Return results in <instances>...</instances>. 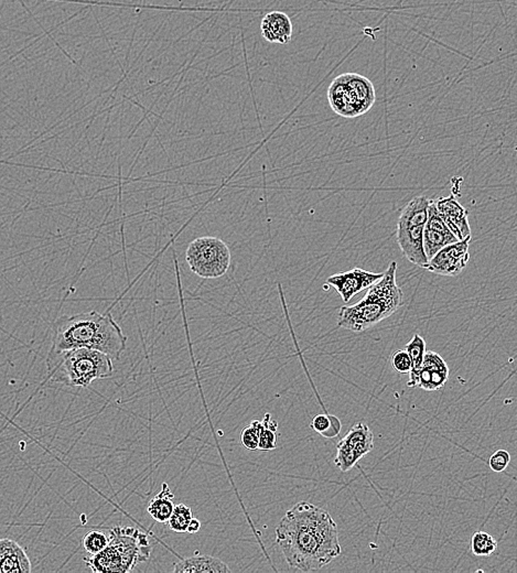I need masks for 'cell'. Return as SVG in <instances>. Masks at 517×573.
<instances>
[{"label":"cell","instance_id":"4316f807","mask_svg":"<svg viewBox=\"0 0 517 573\" xmlns=\"http://www.w3.org/2000/svg\"><path fill=\"white\" fill-rule=\"evenodd\" d=\"M391 366L396 372L408 374L411 368V358L405 350H399L393 353L391 358Z\"/></svg>","mask_w":517,"mask_h":573},{"label":"cell","instance_id":"7a4b0ae2","mask_svg":"<svg viewBox=\"0 0 517 573\" xmlns=\"http://www.w3.org/2000/svg\"><path fill=\"white\" fill-rule=\"evenodd\" d=\"M91 349L118 361L127 348V336L107 310L64 316L53 324L50 353Z\"/></svg>","mask_w":517,"mask_h":573},{"label":"cell","instance_id":"2e32d148","mask_svg":"<svg viewBox=\"0 0 517 573\" xmlns=\"http://www.w3.org/2000/svg\"><path fill=\"white\" fill-rule=\"evenodd\" d=\"M31 572V562L25 549L14 540H0V573Z\"/></svg>","mask_w":517,"mask_h":573},{"label":"cell","instance_id":"ba28073f","mask_svg":"<svg viewBox=\"0 0 517 573\" xmlns=\"http://www.w3.org/2000/svg\"><path fill=\"white\" fill-rule=\"evenodd\" d=\"M374 449V433L364 423H357L337 445L334 463L342 472L351 471L357 462Z\"/></svg>","mask_w":517,"mask_h":573},{"label":"cell","instance_id":"4fadbf2b","mask_svg":"<svg viewBox=\"0 0 517 573\" xmlns=\"http://www.w3.org/2000/svg\"><path fill=\"white\" fill-rule=\"evenodd\" d=\"M449 378V367L446 361L434 351H426L423 364L417 376V387L426 391H439Z\"/></svg>","mask_w":517,"mask_h":573},{"label":"cell","instance_id":"52a82bcc","mask_svg":"<svg viewBox=\"0 0 517 573\" xmlns=\"http://www.w3.org/2000/svg\"><path fill=\"white\" fill-rule=\"evenodd\" d=\"M185 262L198 277L217 279L223 277L231 267V249L221 238L202 236L188 245Z\"/></svg>","mask_w":517,"mask_h":573},{"label":"cell","instance_id":"83f0119b","mask_svg":"<svg viewBox=\"0 0 517 573\" xmlns=\"http://www.w3.org/2000/svg\"><path fill=\"white\" fill-rule=\"evenodd\" d=\"M510 462V453H508L506 450H498L496 453H493V455H491L490 460H488V465H490L491 470H492L493 472L501 473V472L506 470Z\"/></svg>","mask_w":517,"mask_h":573},{"label":"cell","instance_id":"5bb4252c","mask_svg":"<svg viewBox=\"0 0 517 573\" xmlns=\"http://www.w3.org/2000/svg\"><path fill=\"white\" fill-rule=\"evenodd\" d=\"M342 78L354 110L359 116H362L374 106L377 100V92L373 83L357 73L342 74Z\"/></svg>","mask_w":517,"mask_h":573},{"label":"cell","instance_id":"9a60e30c","mask_svg":"<svg viewBox=\"0 0 517 573\" xmlns=\"http://www.w3.org/2000/svg\"><path fill=\"white\" fill-rule=\"evenodd\" d=\"M292 24L290 18L282 11H272L262 18L260 31L266 41L270 43L288 44L292 41Z\"/></svg>","mask_w":517,"mask_h":573},{"label":"cell","instance_id":"44dd1931","mask_svg":"<svg viewBox=\"0 0 517 573\" xmlns=\"http://www.w3.org/2000/svg\"><path fill=\"white\" fill-rule=\"evenodd\" d=\"M277 421L272 420L270 413H266L260 428V443H258L260 451H270L277 448Z\"/></svg>","mask_w":517,"mask_h":573},{"label":"cell","instance_id":"d6986e66","mask_svg":"<svg viewBox=\"0 0 517 573\" xmlns=\"http://www.w3.org/2000/svg\"><path fill=\"white\" fill-rule=\"evenodd\" d=\"M170 487L167 483L163 484V488L148 506V514L153 520L158 522H167L173 512L175 503Z\"/></svg>","mask_w":517,"mask_h":573},{"label":"cell","instance_id":"8992f818","mask_svg":"<svg viewBox=\"0 0 517 573\" xmlns=\"http://www.w3.org/2000/svg\"><path fill=\"white\" fill-rule=\"evenodd\" d=\"M431 200L420 195L411 200L401 211L397 222V243L411 264L424 268L428 262L424 250V229Z\"/></svg>","mask_w":517,"mask_h":573},{"label":"cell","instance_id":"30bf717a","mask_svg":"<svg viewBox=\"0 0 517 573\" xmlns=\"http://www.w3.org/2000/svg\"><path fill=\"white\" fill-rule=\"evenodd\" d=\"M383 274L384 272L375 274L361 268H354L349 272L330 276L327 282L340 294L343 301L349 302L353 296L369 289V286L379 282L383 277Z\"/></svg>","mask_w":517,"mask_h":573},{"label":"cell","instance_id":"ac0fdd59","mask_svg":"<svg viewBox=\"0 0 517 573\" xmlns=\"http://www.w3.org/2000/svg\"><path fill=\"white\" fill-rule=\"evenodd\" d=\"M328 100L331 108L339 116L344 117V118L359 117L357 110L353 107L352 102H351L342 76L335 78L329 86Z\"/></svg>","mask_w":517,"mask_h":573},{"label":"cell","instance_id":"484cf974","mask_svg":"<svg viewBox=\"0 0 517 573\" xmlns=\"http://www.w3.org/2000/svg\"><path fill=\"white\" fill-rule=\"evenodd\" d=\"M260 428H262V421L252 420L247 427L244 428L243 431L240 433V443L250 451L258 450Z\"/></svg>","mask_w":517,"mask_h":573},{"label":"cell","instance_id":"603a6c76","mask_svg":"<svg viewBox=\"0 0 517 573\" xmlns=\"http://www.w3.org/2000/svg\"><path fill=\"white\" fill-rule=\"evenodd\" d=\"M110 542V530H91L83 537L82 546L90 556L100 554Z\"/></svg>","mask_w":517,"mask_h":573},{"label":"cell","instance_id":"277c9868","mask_svg":"<svg viewBox=\"0 0 517 573\" xmlns=\"http://www.w3.org/2000/svg\"><path fill=\"white\" fill-rule=\"evenodd\" d=\"M148 537L135 527L116 526L110 530V542L100 554L84 559L96 573H127L150 558Z\"/></svg>","mask_w":517,"mask_h":573},{"label":"cell","instance_id":"d4e9b609","mask_svg":"<svg viewBox=\"0 0 517 573\" xmlns=\"http://www.w3.org/2000/svg\"><path fill=\"white\" fill-rule=\"evenodd\" d=\"M498 542L486 532H476L471 540V550L474 556L488 557L496 552Z\"/></svg>","mask_w":517,"mask_h":573},{"label":"cell","instance_id":"5b68a950","mask_svg":"<svg viewBox=\"0 0 517 573\" xmlns=\"http://www.w3.org/2000/svg\"><path fill=\"white\" fill-rule=\"evenodd\" d=\"M48 369L52 381L80 388H88L93 381L108 378L115 372L108 355L86 348L49 353Z\"/></svg>","mask_w":517,"mask_h":573},{"label":"cell","instance_id":"9c48e42d","mask_svg":"<svg viewBox=\"0 0 517 573\" xmlns=\"http://www.w3.org/2000/svg\"><path fill=\"white\" fill-rule=\"evenodd\" d=\"M470 242L471 236H468L462 241L446 246L428 260L427 264L424 266V269L447 277L459 276L466 269L470 260V250H469Z\"/></svg>","mask_w":517,"mask_h":573},{"label":"cell","instance_id":"6da1fadb","mask_svg":"<svg viewBox=\"0 0 517 573\" xmlns=\"http://www.w3.org/2000/svg\"><path fill=\"white\" fill-rule=\"evenodd\" d=\"M276 542L287 564L302 572L320 570L341 554L338 525L326 510L307 502L286 512Z\"/></svg>","mask_w":517,"mask_h":573},{"label":"cell","instance_id":"cb8c5ba5","mask_svg":"<svg viewBox=\"0 0 517 573\" xmlns=\"http://www.w3.org/2000/svg\"><path fill=\"white\" fill-rule=\"evenodd\" d=\"M193 518L191 508L185 504L175 505L170 517L168 520V526L175 532H187L188 526Z\"/></svg>","mask_w":517,"mask_h":573},{"label":"cell","instance_id":"7402d4cb","mask_svg":"<svg viewBox=\"0 0 517 573\" xmlns=\"http://www.w3.org/2000/svg\"><path fill=\"white\" fill-rule=\"evenodd\" d=\"M311 428L319 435L326 438H334L341 431V421L332 415H317L311 421Z\"/></svg>","mask_w":517,"mask_h":573},{"label":"cell","instance_id":"3957f363","mask_svg":"<svg viewBox=\"0 0 517 573\" xmlns=\"http://www.w3.org/2000/svg\"><path fill=\"white\" fill-rule=\"evenodd\" d=\"M396 274L397 262H391L383 277L369 286L362 299L341 308L339 326L352 332H363L395 314L404 304L403 290L396 282Z\"/></svg>","mask_w":517,"mask_h":573},{"label":"cell","instance_id":"8fae6325","mask_svg":"<svg viewBox=\"0 0 517 573\" xmlns=\"http://www.w3.org/2000/svg\"><path fill=\"white\" fill-rule=\"evenodd\" d=\"M458 242L436 209L435 202L430 201L428 217L424 229V250L429 260L442 248Z\"/></svg>","mask_w":517,"mask_h":573},{"label":"cell","instance_id":"e0dca14e","mask_svg":"<svg viewBox=\"0 0 517 573\" xmlns=\"http://www.w3.org/2000/svg\"><path fill=\"white\" fill-rule=\"evenodd\" d=\"M175 573H230L231 569L220 559L212 556H193L175 564Z\"/></svg>","mask_w":517,"mask_h":573},{"label":"cell","instance_id":"f1b7e54d","mask_svg":"<svg viewBox=\"0 0 517 573\" xmlns=\"http://www.w3.org/2000/svg\"><path fill=\"white\" fill-rule=\"evenodd\" d=\"M200 530H201V522H200V520H197V518H192L189 526H188L187 532H189V534H197V532H199Z\"/></svg>","mask_w":517,"mask_h":573},{"label":"cell","instance_id":"7c38bea8","mask_svg":"<svg viewBox=\"0 0 517 573\" xmlns=\"http://www.w3.org/2000/svg\"><path fill=\"white\" fill-rule=\"evenodd\" d=\"M434 202L440 217L444 220L451 233L458 238V241H462L468 236H471L468 210L460 205L454 195L448 197H440Z\"/></svg>","mask_w":517,"mask_h":573},{"label":"cell","instance_id":"ffe728a7","mask_svg":"<svg viewBox=\"0 0 517 573\" xmlns=\"http://www.w3.org/2000/svg\"><path fill=\"white\" fill-rule=\"evenodd\" d=\"M406 352L409 355L411 358V368L409 371V381H408L407 386L409 388H416L417 387V376L419 372L420 366L423 364L424 355L426 353V341L424 340L423 336L419 334H415L411 338V340L406 344Z\"/></svg>","mask_w":517,"mask_h":573}]
</instances>
